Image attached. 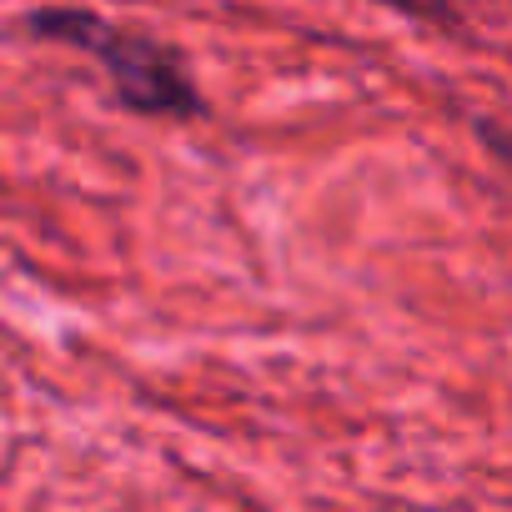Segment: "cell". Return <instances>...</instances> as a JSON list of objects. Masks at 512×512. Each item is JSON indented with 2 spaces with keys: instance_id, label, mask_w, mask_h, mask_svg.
Here are the masks:
<instances>
[{
  "instance_id": "1",
  "label": "cell",
  "mask_w": 512,
  "mask_h": 512,
  "mask_svg": "<svg viewBox=\"0 0 512 512\" xmlns=\"http://www.w3.org/2000/svg\"><path fill=\"white\" fill-rule=\"evenodd\" d=\"M26 31L41 36V41H56V46H71V51L91 56L111 76L116 106L131 111V116H166V121H196V116H206V101H201L196 76L156 36L126 31V26H116V21H106L96 11H81V6L31 11L26 16Z\"/></svg>"
},
{
  "instance_id": "2",
  "label": "cell",
  "mask_w": 512,
  "mask_h": 512,
  "mask_svg": "<svg viewBox=\"0 0 512 512\" xmlns=\"http://www.w3.org/2000/svg\"><path fill=\"white\" fill-rule=\"evenodd\" d=\"M372 6H387V11H397V16H412V21L457 26V6H452V0H372Z\"/></svg>"
},
{
  "instance_id": "3",
  "label": "cell",
  "mask_w": 512,
  "mask_h": 512,
  "mask_svg": "<svg viewBox=\"0 0 512 512\" xmlns=\"http://www.w3.org/2000/svg\"><path fill=\"white\" fill-rule=\"evenodd\" d=\"M477 141L512 171V126H502V121H477Z\"/></svg>"
}]
</instances>
